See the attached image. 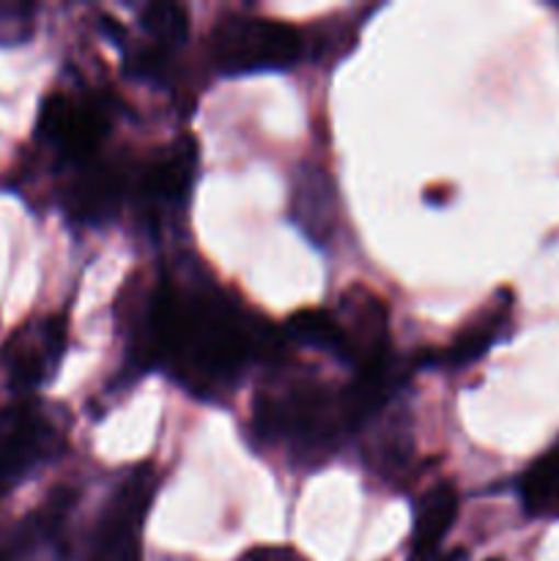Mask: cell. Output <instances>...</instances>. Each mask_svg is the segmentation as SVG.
Masks as SVG:
<instances>
[{"label": "cell", "mask_w": 559, "mask_h": 561, "mask_svg": "<svg viewBox=\"0 0 559 561\" xmlns=\"http://www.w3.org/2000/svg\"><path fill=\"white\" fill-rule=\"evenodd\" d=\"M66 334L69 329L64 316H44L16 329L0 354L11 389L31 392L47 383L64 359Z\"/></svg>", "instance_id": "obj_5"}, {"label": "cell", "mask_w": 559, "mask_h": 561, "mask_svg": "<svg viewBox=\"0 0 559 561\" xmlns=\"http://www.w3.org/2000/svg\"><path fill=\"white\" fill-rule=\"evenodd\" d=\"M518 493L524 510L535 518L559 515V442L521 474Z\"/></svg>", "instance_id": "obj_13"}, {"label": "cell", "mask_w": 559, "mask_h": 561, "mask_svg": "<svg viewBox=\"0 0 559 561\" xmlns=\"http://www.w3.org/2000/svg\"><path fill=\"white\" fill-rule=\"evenodd\" d=\"M58 431L36 409H9L0 414V496L16 480L53 458Z\"/></svg>", "instance_id": "obj_8"}, {"label": "cell", "mask_w": 559, "mask_h": 561, "mask_svg": "<svg viewBox=\"0 0 559 561\" xmlns=\"http://www.w3.org/2000/svg\"><path fill=\"white\" fill-rule=\"evenodd\" d=\"M488 561H502V559H488Z\"/></svg>", "instance_id": "obj_21"}, {"label": "cell", "mask_w": 559, "mask_h": 561, "mask_svg": "<svg viewBox=\"0 0 559 561\" xmlns=\"http://www.w3.org/2000/svg\"><path fill=\"white\" fill-rule=\"evenodd\" d=\"M239 561H305V557H299L294 548L263 546V548H252V551H247Z\"/></svg>", "instance_id": "obj_18"}, {"label": "cell", "mask_w": 559, "mask_h": 561, "mask_svg": "<svg viewBox=\"0 0 559 561\" xmlns=\"http://www.w3.org/2000/svg\"><path fill=\"white\" fill-rule=\"evenodd\" d=\"M323 186H329L327 173L316 170L312 175H305V179H301L299 197H296V206H310V203L316 206L310 222L305 225V230L312 236V239H323V236L329 233V228H332V214H329V206L334 203V192L332 190L323 192Z\"/></svg>", "instance_id": "obj_16"}, {"label": "cell", "mask_w": 559, "mask_h": 561, "mask_svg": "<svg viewBox=\"0 0 559 561\" xmlns=\"http://www.w3.org/2000/svg\"><path fill=\"white\" fill-rule=\"evenodd\" d=\"M31 5L0 3V44H16L31 33Z\"/></svg>", "instance_id": "obj_17"}, {"label": "cell", "mask_w": 559, "mask_h": 561, "mask_svg": "<svg viewBox=\"0 0 559 561\" xmlns=\"http://www.w3.org/2000/svg\"><path fill=\"white\" fill-rule=\"evenodd\" d=\"M285 332L305 345L332 351L340 356V327L332 310H301L288 318Z\"/></svg>", "instance_id": "obj_15"}, {"label": "cell", "mask_w": 559, "mask_h": 561, "mask_svg": "<svg viewBox=\"0 0 559 561\" xmlns=\"http://www.w3.org/2000/svg\"><path fill=\"white\" fill-rule=\"evenodd\" d=\"M458 557H455V553H449V557H444V559H438V561H455Z\"/></svg>", "instance_id": "obj_20"}, {"label": "cell", "mask_w": 559, "mask_h": 561, "mask_svg": "<svg viewBox=\"0 0 559 561\" xmlns=\"http://www.w3.org/2000/svg\"><path fill=\"white\" fill-rule=\"evenodd\" d=\"M458 518V491L447 482L431 488L417 504L411 531V561H433L438 546Z\"/></svg>", "instance_id": "obj_12"}, {"label": "cell", "mask_w": 559, "mask_h": 561, "mask_svg": "<svg viewBox=\"0 0 559 561\" xmlns=\"http://www.w3.org/2000/svg\"><path fill=\"white\" fill-rule=\"evenodd\" d=\"M197 170V142L192 137H179L170 142L159 157L151 159L146 170H142L140 190L148 201L157 203H184L190 195L192 184H195Z\"/></svg>", "instance_id": "obj_9"}, {"label": "cell", "mask_w": 559, "mask_h": 561, "mask_svg": "<svg viewBox=\"0 0 559 561\" xmlns=\"http://www.w3.org/2000/svg\"><path fill=\"white\" fill-rule=\"evenodd\" d=\"M0 561H11V553L5 548H0Z\"/></svg>", "instance_id": "obj_19"}, {"label": "cell", "mask_w": 559, "mask_h": 561, "mask_svg": "<svg viewBox=\"0 0 559 561\" xmlns=\"http://www.w3.org/2000/svg\"><path fill=\"white\" fill-rule=\"evenodd\" d=\"M107 107L102 102L71 99L66 93L44 99L38 113V135L77 164L93 159V151L107 135Z\"/></svg>", "instance_id": "obj_6"}, {"label": "cell", "mask_w": 559, "mask_h": 561, "mask_svg": "<svg viewBox=\"0 0 559 561\" xmlns=\"http://www.w3.org/2000/svg\"><path fill=\"white\" fill-rule=\"evenodd\" d=\"M510 312H513V296L507 290H502V294H497V299L491 305L482 307L480 316H475L460 329L458 337L442 351L438 365L466 367L471 362L482 359L488 354V348L499 340V334L504 332V327H507Z\"/></svg>", "instance_id": "obj_11"}, {"label": "cell", "mask_w": 559, "mask_h": 561, "mask_svg": "<svg viewBox=\"0 0 559 561\" xmlns=\"http://www.w3.org/2000/svg\"><path fill=\"white\" fill-rule=\"evenodd\" d=\"M252 427L261 442L288 444L299 455H327L343 433L354 431L343 389L332 392L316 381H294L258 394Z\"/></svg>", "instance_id": "obj_2"}, {"label": "cell", "mask_w": 559, "mask_h": 561, "mask_svg": "<svg viewBox=\"0 0 559 561\" xmlns=\"http://www.w3.org/2000/svg\"><path fill=\"white\" fill-rule=\"evenodd\" d=\"M142 31L148 33L151 44L148 47L153 53L164 55L168 58L173 49H179L186 42V33H190V16L181 5L175 3H151L142 9Z\"/></svg>", "instance_id": "obj_14"}, {"label": "cell", "mask_w": 559, "mask_h": 561, "mask_svg": "<svg viewBox=\"0 0 559 561\" xmlns=\"http://www.w3.org/2000/svg\"><path fill=\"white\" fill-rule=\"evenodd\" d=\"M343 310L334 312L340 327V359L356 373L373 370L389 359V316L378 296L365 288H351L340 299Z\"/></svg>", "instance_id": "obj_7"}, {"label": "cell", "mask_w": 559, "mask_h": 561, "mask_svg": "<svg viewBox=\"0 0 559 561\" xmlns=\"http://www.w3.org/2000/svg\"><path fill=\"white\" fill-rule=\"evenodd\" d=\"M301 33L269 16L228 14L212 31V58L228 75L290 69L301 58Z\"/></svg>", "instance_id": "obj_3"}, {"label": "cell", "mask_w": 559, "mask_h": 561, "mask_svg": "<svg viewBox=\"0 0 559 561\" xmlns=\"http://www.w3.org/2000/svg\"><path fill=\"white\" fill-rule=\"evenodd\" d=\"M157 493V471L142 463L115 488L91 535L88 561H137L140 531Z\"/></svg>", "instance_id": "obj_4"}, {"label": "cell", "mask_w": 559, "mask_h": 561, "mask_svg": "<svg viewBox=\"0 0 559 561\" xmlns=\"http://www.w3.org/2000/svg\"><path fill=\"white\" fill-rule=\"evenodd\" d=\"M118 323L137 367H170L197 398H223L252 362L277 359L280 334L214 283L129 279Z\"/></svg>", "instance_id": "obj_1"}, {"label": "cell", "mask_w": 559, "mask_h": 561, "mask_svg": "<svg viewBox=\"0 0 559 561\" xmlns=\"http://www.w3.org/2000/svg\"><path fill=\"white\" fill-rule=\"evenodd\" d=\"M66 211L80 222H104L115 214L121 203V179L107 164L93 159L80 164L75 179L64 192Z\"/></svg>", "instance_id": "obj_10"}]
</instances>
